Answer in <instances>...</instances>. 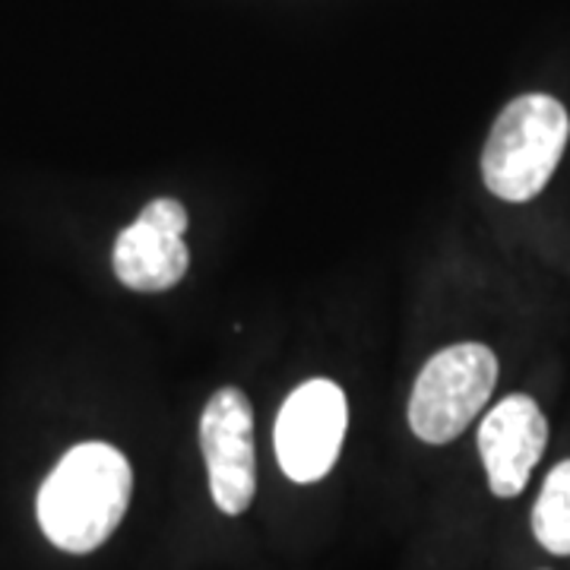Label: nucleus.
I'll list each match as a JSON object with an SVG mask.
<instances>
[{
    "label": "nucleus",
    "instance_id": "7ed1b4c3",
    "mask_svg": "<svg viewBox=\"0 0 570 570\" xmlns=\"http://www.w3.org/2000/svg\"><path fill=\"white\" fill-rule=\"evenodd\" d=\"M498 384V355L482 343L441 348L422 367L412 400L409 425L425 444H450L489 403Z\"/></svg>",
    "mask_w": 570,
    "mask_h": 570
},
{
    "label": "nucleus",
    "instance_id": "39448f33",
    "mask_svg": "<svg viewBox=\"0 0 570 570\" xmlns=\"http://www.w3.org/2000/svg\"><path fill=\"white\" fill-rule=\"evenodd\" d=\"M200 448L209 469V494L216 508L238 517L250 508L257 491L254 460V409L238 387L213 393L200 419Z\"/></svg>",
    "mask_w": 570,
    "mask_h": 570
},
{
    "label": "nucleus",
    "instance_id": "0eeeda50",
    "mask_svg": "<svg viewBox=\"0 0 570 570\" xmlns=\"http://www.w3.org/2000/svg\"><path fill=\"white\" fill-rule=\"evenodd\" d=\"M549 444V422L527 393H513L479 425V453L494 498H517Z\"/></svg>",
    "mask_w": 570,
    "mask_h": 570
},
{
    "label": "nucleus",
    "instance_id": "f03ea898",
    "mask_svg": "<svg viewBox=\"0 0 570 570\" xmlns=\"http://www.w3.org/2000/svg\"><path fill=\"white\" fill-rule=\"evenodd\" d=\"M568 111L546 92L520 96L498 115L482 153V178L494 197L527 204L542 194L568 146Z\"/></svg>",
    "mask_w": 570,
    "mask_h": 570
},
{
    "label": "nucleus",
    "instance_id": "423d86ee",
    "mask_svg": "<svg viewBox=\"0 0 570 570\" xmlns=\"http://www.w3.org/2000/svg\"><path fill=\"white\" fill-rule=\"evenodd\" d=\"M187 209L171 197L142 206L137 223L127 225L115 242V276L134 292H165L178 285L190 266V250L184 245Z\"/></svg>",
    "mask_w": 570,
    "mask_h": 570
},
{
    "label": "nucleus",
    "instance_id": "1a4fd4ad",
    "mask_svg": "<svg viewBox=\"0 0 570 570\" xmlns=\"http://www.w3.org/2000/svg\"><path fill=\"white\" fill-rule=\"evenodd\" d=\"M568 134H570V124H568Z\"/></svg>",
    "mask_w": 570,
    "mask_h": 570
},
{
    "label": "nucleus",
    "instance_id": "6e6552de",
    "mask_svg": "<svg viewBox=\"0 0 570 570\" xmlns=\"http://www.w3.org/2000/svg\"><path fill=\"white\" fill-rule=\"evenodd\" d=\"M532 532L551 554H570V460L549 472L532 508Z\"/></svg>",
    "mask_w": 570,
    "mask_h": 570
},
{
    "label": "nucleus",
    "instance_id": "f257e3e1",
    "mask_svg": "<svg viewBox=\"0 0 570 570\" xmlns=\"http://www.w3.org/2000/svg\"><path fill=\"white\" fill-rule=\"evenodd\" d=\"M134 472L121 450L86 441L67 450L39 489V527L51 546L86 554L102 546L127 513Z\"/></svg>",
    "mask_w": 570,
    "mask_h": 570
},
{
    "label": "nucleus",
    "instance_id": "20e7f679",
    "mask_svg": "<svg viewBox=\"0 0 570 570\" xmlns=\"http://www.w3.org/2000/svg\"><path fill=\"white\" fill-rule=\"evenodd\" d=\"M348 406L340 384L314 377L285 396L273 428L276 460L292 482H321L346 441Z\"/></svg>",
    "mask_w": 570,
    "mask_h": 570
}]
</instances>
